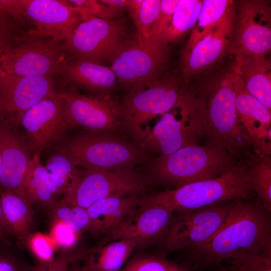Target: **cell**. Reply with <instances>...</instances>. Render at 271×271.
Masks as SVG:
<instances>
[{"label":"cell","mask_w":271,"mask_h":271,"mask_svg":"<svg viewBox=\"0 0 271 271\" xmlns=\"http://www.w3.org/2000/svg\"><path fill=\"white\" fill-rule=\"evenodd\" d=\"M271 249V215L257 198L234 201L219 229L208 240L188 250L194 270L220 263L241 252Z\"/></svg>","instance_id":"cell-1"},{"label":"cell","mask_w":271,"mask_h":271,"mask_svg":"<svg viewBox=\"0 0 271 271\" xmlns=\"http://www.w3.org/2000/svg\"><path fill=\"white\" fill-rule=\"evenodd\" d=\"M191 93L209 143L224 148L239 160L251 158V146L236 108L232 71L204 84L196 95Z\"/></svg>","instance_id":"cell-2"},{"label":"cell","mask_w":271,"mask_h":271,"mask_svg":"<svg viewBox=\"0 0 271 271\" xmlns=\"http://www.w3.org/2000/svg\"><path fill=\"white\" fill-rule=\"evenodd\" d=\"M238 159L218 145L196 143L152 159L149 168L155 181L176 188L218 177L232 168Z\"/></svg>","instance_id":"cell-3"},{"label":"cell","mask_w":271,"mask_h":271,"mask_svg":"<svg viewBox=\"0 0 271 271\" xmlns=\"http://www.w3.org/2000/svg\"><path fill=\"white\" fill-rule=\"evenodd\" d=\"M248 159H243L221 176L141 198V203L168 207L174 212L196 210L217 203L252 198L248 182Z\"/></svg>","instance_id":"cell-4"},{"label":"cell","mask_w":271,"mask_h":271,"mask_svg":"<svg viewBox=\"0 0 271 271\" xmlns=\"http://www.w3.org/2000/svg\"><path fill=\"white\" fill-rule=\"evenodd\" d=\"M62 153L84 169L132 171L152 160L134 141L127 142L116 134L88 131L70 140Z\"/></svg>","instance_id":"cell-5"},{"label":"cell","mask_w":271,"mask_h":271,"mask_svg":"<svg viewBox=\"0 0 271 271\" xmlns=\"http://www.w3.org/2000/svg\"><path fill=\"white\" fill-rule=\"evenodd\" d=\"M138 40L123 18L104 19L95 17L82 21L63 42L69 60L103 65L112 63L125 48Z\"/></svg>","instance_id":"cell-6"},{"label":"cell","mask_w":271,"mask_h":271,"mask_svg":"<svg viewBox=\"0 0 271 271\" xmlns=\"http://www.w3.org/2000/svg\"><path fill=\"white\" fill-rule=\"evenodd\" d=\"M186 88L174 76L156 80L144 87L125 93L120 103L125 130L139 145L145 138L144 124L163 115L179 103Z\"/></svg>","instance_id":"cell-7"},{"label":"cell","mask_w":271,"mask_h":271,"mask_svg":"<svg viewBox=\"0 0 271 271\" xmlns=\"http://www.w3.org/2000/svg\"><path fill=\"white\" fill-rule=\"evenodd\" d=\"M170 56L168 43L138 39L123 49L110 67L125 93L140 89L162 77Z\"/></svg>","instance_id":"cell-8"},{"label":"cell","mask_w":271,"mask_h":271,"mask_svg":"<svg viewBox=\"0 0 271 271\" xmlns=\"http://www.w3.org/2000/svg\"><path fill=\"white\" fill-rule=\"evenodd\" d=\"M204 130L190 91L186 90L178 104L163 114L150 128L140 146L160 156L170 155L181 148L196 144Z\"/></svg>","instance_id":"cell-9"},{"label":"cell","mask_w":271,"mask_h":271,"mask_svg":"<svg viewBox=\"0 0 271 271\" xmlns=\"http://www.w3.org/2000/svg\"><path fill=\"white\" fill-rule=\"evenodd\" d=\"M147 184V177L134 170L82 168L62 200L87 209L102 199L140 194Z\"/></svg>","instance_id":"cell-10"},{"label":"cell","mask_w":271,"mask_h":271,"mask_svg":"<svg viewBox=\"0 0 271 271\" xmlns=\"http://www.w3.org/2000/svg\"><path fill=\"white\" fill-rule=\"evenodd\" d=\"M229 51L234 63L254 56L266 55L271 49V7L266 1L237 2Z\"/></svg>","instance_id":"cell-11"},{"label":"cell","mask_w":271,"mask_h":271,"mask_svg":"<svg viewBox=\"0 0 271 271\" xmlns=\"http://www.w3.org/2000/svg\"><path fill=\"white\" fill-rule=\"evenodd\" d=\"M234 201L217 203L196 210L178 212L163 240L165 253L188 250L203 244L224 223Z\"/></svg>","instance_id":"cell-12"},{"label":"cell","mask_w":271,"mask_h":271,"mask_svg":"<svg viewBox=\"0 0 271 271\" xmlns=\"http://www.w3.org/2000/svg\"><path fill=\"white\" fill-rule=\"evenodd\" d=\"M61 93L68 128L78 126L88 131L116 134L125 131L120 103L111 94L86 95L74 89Z\"/></svg>","instance_id":"cell-13"},{"label":"cell","mask_w":271,"mask_h":271,"mask_svg":"<svg viewBox=\"0 0 271 271\" xmlns=\"http://www.w3.org/2000/svg\"><path fill=\"white\" fill-rule=\"evenodd\" d=\"M65 55L62 42L49 38L33 39L3 52L0 65L11 75L53 76L62 73Z\"/></svg>","instance_id":"cell-14"},{"label":"cell","mask_w":271,"mask_h":271,"mask_svg":"<svg viewBox=\"0 0 271 271\" xmlns=\"http://www.w3.org/2000/svg\"><path fill=\"white\" fill-rule=\"evenodd\" d=\"M235 17L234 5L201 38L190 48L184 49L178 78L184 87L192 77L215 64L229 51Z\"/></svg>","instance_id":"cell-15"},{"label":"cell","mask_w":271,"mask_h":271,"mask_svg":"<svg viewBox=\"0 0 271 271\" xmlns=\"http://www.w3.org/2000/svg\"><path fill=\"white\" fill-rule=\"evenodd\" d=\"M19 121L26 131L28 147L35 152L41 153L57 142L69 129L61 92L56 91L35 104Z\"/></svg>","instance_id":"cell-16"},{"label":"cell","mask_w":271,"mask_h":271,"mask_svg":"<svg viewBox=\"0 0 271 271\" xmlns=\"http://www.w3.org/2000/svg\"><path fill=\"white\" fill-rule=\"evenodd\" d=\"M21 14L34 24L37 37L65 41L82 22L69 1L20 0Z\"/></svg>","instance_id":"cell-17"},{"label":"cell","mask_w":271,"mask_h":271,"mask_svg":"<svg viewBox=\"0 0 271 271\" xmlns=\"http://www.w3.org/2000/svg\"><path fill=\"white\" fill-rule=\"evenodd\" d=\"M174 213L162 205L141 203L133 214L105 235L101 244L128 239L134 241L138 247L151 244L163 239Z\"/></svg>","instance_id":"cell-18"},{"label":"cell","mask_w":271,"mask_h":271,"mask_svg":"<svg viewBox=\"0 0 271 271\" xmlns=\"http://www.w3.org/2000/svg\"><path fill=\"white\" fill-rule=\"evenodd\" d=\"M56 92L52 76L6 73L0 79V115H13L19 120L28 109Z\"/></svg>","instance_id":"cell-19"},{"label":"cell","mask_w":271,"mask_h":271,"mask_svg":"<svg viewBox=\"0 0 271 271\" xmlns=\"http://www.w3.org/2000/svg\"><path fill=\"white\" fill-rule=\"evenodd\" d=\"M235 106L241 126L256 155L271 154V111L246 90L233 73Z\"/></svg>","instance_id":"cell-20"},{"label":"cell","mask_w":271,"mask_h":271,"mask_svg":"<svg viewBox=\"0 0 271 271\" xmlns=\"http://www.w3.org/2000/svg\"><path fill=\"white\" fill-rule=\"evenodd\" d=\"M0 186L3 190L11 191L30 204L25 195L24 182L31 158L26 143L5 123L0 124Z\"/></svg>","instance_id":"cell-21"},{"label":"cell","mask_w":271,"mask_h":271,"mask_svg":"<svg viewBox=\"0 0 271 271\" xmlns=\"http://www.w3.org/2000/svg\"><path fill=\"white\" fill-rule=\"evenodd\" d=\"M141 201L137 194L96 201L86 209L89 219L87 231L95 236L106 235L133 214Z\"/></svg>","instance_id":"cell-22"},{"label":"cell","mask_w":271,"mask_h":271,"mask_svg":"<svg viewBox=\"0 0 271 271\" xmlns=\"http://www.w3.org/2000/svg\"><path fill=\"white\" fill-rule=\"evenodd\" d=\"M62 74L72 84L95 95L111 94L116 87L114 73L104 65L68 59Z\"/></svg>","instance_id":"cell-23"},{"label":"cell","mask_w":271,"mask_h":271,"mask_svg":"<svg viewBox=\"0 0 271 271\" xmlns=\"http://www.w3.org/2000/svg\"><path fill=\"white\" fill-rule=\"evenodd\" d=\"M232 71L243 81L247 91L271 111V62L266 55L254 56L234 63Z\"/></svg>","instance_id":"cell-24"},{"label":"cell","mask_w":271,"mask_h":271,"mask_svg":"<svg viewBox=\"0 0 271 271\" xmlns=\"http://www.w3.org/2000/svg\"><path fill=\"white\" fill-rule=\"evenodd\" d=\"M40 152H35L29 163L24 182L26 198L30 203L49 207L55 203L59 190L41 161Z\"/></svg>","instance_id":"cell-25"},{"label":"cell","mask_w":271,"mask_h":271,"mask_svg":"<svg viewBox=\"0 0 271 271\" xmlns=\"http://www.w3.org/2000/svg\"><path fill=\"white\" fill-rule=\"evenodd\" d=\"M137 243L128 239H119L104 244L87 251L86 265L91 271H118L129 259Z\"/></svg>","instance_id":"cell-26"},{"label":"cell","mask_w":271,"mask_h":271,"mask_svg":"<svg viewBox=\"0 0 271 271\" xmlns=\"http://www.w3.org/2000/svg\"><path fill=\"white\" fill-rule=\"evenodd\" d=\"M0 201L8 232L26 241L33 221L31 205L10 190H2Z\"/></svg>","instance_id":"cell-27"},{"label":"cell","mask_w":271,"mask_h":271,"mask_svg":"<svg viewBox=\"0 0 271 271\" xmlns=\"http://www.w3.org/2000/svg\"><path fill=\"white\" fill-rule=\"evenodd\" d=\"M203 1L180 0L173 12L169 24L156 37L168 44L179 40L191 30L196 21Z\"/></svg>","instance_id":"cell-28"},{"label":"cell","mask_w":271,"mask_h":271,"mask_svg":"<svg viewBox=\"0 0 271 271\" xmlns=\"http://www.w3.org/2000/svg\"><path fill=\"white\" fill-rule=\"evenodd\" d=\"M247 175L253 192L264 208L271 212L270 155L254 154L248 159Z\"/></svg>","instance_id":"cell-29"},{"label":"cell","mask_w":271,"mask_h":271,"mask_svg":"<svg viewBox=\"0 0 271 271\" xmlns=\"http://www.w3.org/2000/svg\"><path fill=\"white\" fill-rule=\"evenodd\" d=\"M234 2L228 0H204L184 49H188L217 24Z\"/></svg>","instance_id":"cell-30"},{"label":"cell","mask_w":271,"mask_h":271,"mask_svg":"<svg viewBox=\"0 0 271 271\" xmlns=\"http://www.w3.org/2000/svg\"><path fill=\"white\" fill-rule=\"evenodd\" d=\"M160 2L161 0H128L126 9L139 41L150 39L158 17Z\"/></svg>","instance_id":"cell-31"},{"label":"cell","mask_w":271,"mask_h":271,"mask_svg":"<svg viewBox=\"0 0 271 271\" xmlns=\"http://www.w3.org/2000/svg\"><path fill=\"white\" fill-rule=\"evenodd\" d=\"M45 168L57 186L60 194L64 195L80 174L82 168L76 166L63 153L52 156Z\"/></svg>","instance_id":"cell-32"},{"label":"cell","mask_w":271,"mask_h":271,"mask_svg":"<svg viewBox=\"0 0 271 271\" xmlns=\"http://www.w3.org/2000/svg\"><path fill=\"white\" fill-rule=\"evenodd\" d=\"M118 271H194L187 262L178 263L164 255L140 254L130 258Z\"/></svg>","instance_id":"cell-33"},{"label":"cell","mask_w":271,"mask_h":271,"mask_svg":"<svg viewBox=\"0 0 271 271\" xmlns=\"http://www.w3.org/2000/svg\"><path fill=\"white\" fill-rule=\"evenodd\" d=\"M50 207L53 220L65 223L81 234L87 231L89 219L86 208L62 199Z\"/></svg>","instance_id":"cell-34"},{"label":"cell","mask_w":271,"mask_h":271,"mask_svg":"<svg viewBox=\"0 0 271 271\" xmlns=\"http://www.w3.org/2000/svg\"><path fill=\"white\" fill-rule=\"evenodd\" d=\"M225 260L228 271H271V249L257 254L241 252Z\"/></svg>","instance_id":"cell-35"},{"label":"cell","mask_w":271,"mask_h":271,"mask_svg":"<svg viewBox=\"0 0 271 271\" xmlns=\"http://www.w3.org/2000/svg\"><path fill=\"white\" fill-rule=\"evenodd\" d=\"M27 245L39 263H47L55 258L56 246L51 236L41 232L31 234L26 240Z\"/></svg>","instance_id":"cell-36"},{"label":"cell","mask_w":271,"mask_h":271,"mask_svg":"<svg viewBox=\"0 0 271 271\" xmlns=\"http://www.w3.org/2000/svg\"><path fill=\"white\" fill-rule=\"evenodd\" d=\"M69 2L75 7L82 21L92 17L104 19L120 18L112 10L100 1L70 0Z\"/></svg>","instance_id":"cell-37"},{"label":"cell","mask_w":271,"mask_h":271,"mask_svg":"<svg viewBox=\"0 0 271 271\" xmlns=\"http://www.w3.org/2000/svg\"><path fill=\"white\" fill-rule=\"evenodd\" d=\"M49 235L56 247L63 250L70 251L77 245L81 234L74 231L65 223L53 220Z\"/></svg>","instance_id":"cell-38"},{"label":"cell","mask_w":271,"mask_h":271,"mask_svg":"<svg viewBox=\"0 0 271 271\" xmlns=\"http://www.w3.org/2000/svg\"><path fill=\"white\" fill-rule=\"evenodd\" d=\"M86 252L79 251L55 258L47 263H39L30 271H68L71 265L86 256Z\"/></svg>","instance_id":"cell-39"},{"label":"cell","mask_w":271,"mask_h":271,"mask_svg":"<svg viewBox=\"0 0 271 271\" xmlns=\"http://www.w3.org/2000/svg\"><path fill=\"white\" fill-rule=\"evenodd\" d=\"M179 1L180 0H161L158 17L150 39L156 37L167 28Z\"/></svg>","instance_id":"cell-40"},{"label":"cell","mask_w":271,"mask_h":271,"mask_svg":"<svg viewBox=\"0 0 271 271\" xmlns=\"http://www.w3.org/2000/svg\"><path fill=\"white\" fill-rule=\"evenodd\" d=\"M11 29L0 25V51L4 52L12 46Z\"/></svg>","instance_id":"cell-41"},{"label":"cell","mask_w":271,"mask_h":271,"mask_svg":"<svg viewBox=\"0 0 271 271\" xmlns=\"http://www.w3.org/2000/svg\"><path fill=\"white\" fill-rule=\"evenodd\" d=\"M128 0H101L100 2L112 10L120 18L123 12L127 10Z\"/></svg>","instance_id":"cell-42"},{"label":"cell","mask_w":271,"mask_h":271,"mask_svg":"<svg viewBox=\"0 0 271 271\" xmlns=\"http://www.w3.org/2000/svg\"><path fill=\"white\" fill-rule=\"evenodd\" d=\"M0 271H23V270L12 260L0 257Z\"/></svg>","instance_id":"cell-43"},{"label":"cell","mask_w":271,"mask_h":271,"mask_svg":"<svg viewBox=\"0 0 271 271\" xmlns=\"http://www.w3.org/2000/svg\"><path fill=\"white\" fill-rule=\"evenodd\" d=\"M9 15L6 13L0 0V25L11 28Z\"/></svg>","instance_id":"cell-44"},{"label":"cell","mask_w":271,"mask_h":271,"mask_svg":"<svg viewBox=\"0 0 271 271\" xmlns=\"http://www.w3.org/2000/svg\"><path fill=\"white\" fill-rule=\"evenodd\" d=\"M8 232L5 222L3 209L0 201V242L5 238L6 233Z\"/></svg>","instance_id":"cell-45"},{"label":"cell","mask_w":271,"mask_h":271,"mask_svg":"<svg viewBox=\"0 0 271 271\" xmlns=\"http://www.w3.org/2000/svg\"><path fill=\"white\" fill-rule=\"evenodd\" d=\"M77 261L72 263L69 268L68 271H80L81 267H80Z\"/></svg>","instance_id":"cell-46"},{"label":"cell","mask_w":271,"mask_h":271,"mask_svg":"<svg viewBox=\"0 0 271 271\" xmlns=\"http://www.w3.org/2000/svg\"><path fill=\"white\" fill-rule=\"evenodd\" d=\"M3 51H0V56L3 53ZM5 72L3 70L0 65V79L5 75Z\"/></svg>","instance_id":"cell-47"},{"label":"cell","mask_w":271,"mask_h":271,"mask_svg":"<svg viewBox=\"0 0 271 271\" xmlns=\"http://www.w3.org/2000/svg\"><path fill=\"white\" fill-rule=\"evenodd\" d=\"M80 271H91L89 268L85 265L83 267H81V270Z\"/></svg>","instance_id":"cell-48"},{"label":"cell","mask_w":271,"mask_h":271,"mask_svg":"<svg viewBox=\"0 0 271 271\" xmlns=\"http://www.w3.org/2000/svg\"><path fill=\"white\" fill-rule=\"evenodd\" d=\"M217 271H228L227 268H221Z\"/></svg>","instance_id":"cell-49"},{"label":"cell","mask_w":271,"mask_h":271,"mask_svg":"<svg viewBox=\"0 0 271 271\" xmlns=\"http://www.w3.org/2000/svg\"><path fill=\"white\" fill-rule=\"evenodd\" d=\"M1 166H2V158H1V156L0 154V171L1 169Z\"/></svg>","instance_id":"cell-50"}]
</instances>
